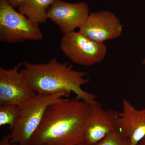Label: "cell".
<instances>
[{"instance_id": "1", "label": "cell", "mask_w": 145, "mask_h": 145, "mask_svg": "<svg viewBox=\"0 0 145 145\" xmlns=\"http://www.w3.org/2000/svg\"><path fill=\"white\" fill-rule=\"evenodd\" d=\"M88 108V104L76 97L50 105L30 144L75 145L84 142Z\"/></svg>"}, {"instance_id": "2", "label": "cell", "mask_w": 145, "mask_h": 145, "mask_svg": "<svg viewBox=\"0 0 145 145\" xmlns=\"http://www.w3.org/2000/svg\"><path fill=\"white\" fill-rule=\"evenodd\" d=\"M21 71L29 85L37 94L51 95L73 93L78 99L89 104L96 102V96L82 88L89 82L86 73L75 70L72 65L60 63L55 58L45 63L25 61Z\"/></svg>"}, {"instance_id": "3", "label": "cell", "mask_w": 145, "mask_h": 145, "mask_svg": "<svg viewBox=\"0 0 145 145\" xmlns=\"http://www.w3.org/2000/svg\"><path fill=\"white\" fill-rule=\"evenodd\" d=\"M69 96L65 93L51 95L37 93L33 98L18 105L20 114L17 123L9 134L10 142L20 145L30 144L48 107Z\"/></svg>"}, {"instance_id": "4", "label": "cell", "mask_w": 145, "mask_h": 145, "mask_svg": "<svg viewBox=\"0 0 145 145\" xmlns=\"http://www.w3.org/2000/svg\"><path fill=\"white\" fill-rule=\"evenodd\" d=\"M39 25L15 10L7 0H0L1 42L11 44L40 40L43 35Z\"/></svg>"}, {"instance_id": "5", "label": "cell", "mask_w": 145, "mask_h": 145, "mask_svg": "<svg viewBox=\"0 0 145 145\" xmlns=\"http://www.w3.org/2000/svg\"><path fill=\"white\" fill-rule=\"evenodd\" d=\"M60 47L65 56L71 61L85 66L101 62L107 52L105 44L94 41L80 31L63 35L60 42Z\"/></svg>"}, {"instance_id": "6", "label": "cell", "mask_w": 145, "mask_h": 145, "mask_svg": "<svg viewBox=\"0 0 145 145\" xmlns=\"http://www.w3.org/2000/svg\"><path fill=\"white\" fill-rule=\"evenodd\" d=\"M22 65L20 63L9 69L0 68V105H20L37 94L21 71Z\"/></svg>"}, {"instance_id": "7", "label": "cell", "mask_w": 145, "mask_h": 145, "mask_svg": "<svg viewBox=\"0 0 145 145\" xmlns=\"http://www.w3.org/2000/svg\"><path fill=\"white\" fill-rule=\"evenodd\" d=\"M118 113L113 110L104 108L97 101L89 104L84 142L97 144L110 133L117 131Z\"/></svg>"}, {"instance_id": "8", "label": "cell", "mask_w": 145, "mask_h": 145, "mask_svg": "<svg viewBox=\"0 0 145 145\" xmlns=\"http://www.w3.org/2000/svg\"><path fill=\"white\" fill-rule=\"evenodd\" d=\"M90 13L89 6L84 2L71 3L55 0L48 11L47 17L64 35L80 28Z\"/></svg>"}, {"instance_id": "9", "label": "cell", "mask_w": 145, "mask_h": 145, "mask_svg": "<svg viewBox=\"0 0 145 145\" xmlns=\"http://www.w3.org/2000/svg\"><path fill=\"white\" fill-rule=\"evenodd\" d=\"M123 25L117 16L108 10L91 12L79 31L100 43L114 40L121 35Z\"/></svg>"}, {"instance_id": "10", "label": "cell", "mask_w": 145, "mask_h": 145, "mask_svg": "<svg viewBox=\"0 0 145 145\" xmlns=\"http://www.w3.org/2000/svg\"><path fill=\"white\" fill-rule=\"evenodd\" d=\"M122 106L118 113L117 131L129 139L131 145H137L145 137V108H136L125 99Z\"/></svg>"}, {"instance_id": "11", "label": "cell", "mask_w": 145, "mask_h": 145, "mask_svg": "<svg viewBox=\"0 0 145 145\" xmlns=\"http://www.w3.org/2000/svg\"><path fill=\"white\" fill-rule=\"evenodd\" d=\"M55 0H25L18 11L32 22L39 25L44 23L48 19V9Z\"/></svg>"}, {"instance_id": "12", "label": "cell", "mask_w": 145, "mask_h": 145, "mask_svg": "<svg viewBox=\"0 0 145 145\" xmlns=\"http://www.w3.org/2000/svg\"><path fill=\"white\" fill-rule=\"evenodd\" d=\"M20 114L19 106L12 104L0 105V126H9L11 130L18 121Z\"/></svg>"}, {"instance_id": "13", "label": "cell", "mask_w": 145, "mask_h": 145, "mask_svg": "<svg viewBox=\"0 0 145 145\" xmlns=\"http://www.w3.org/2000/svg\"><path fill=\"white\" fill-rule=\"evenodd\" d=\"M96 145H131V144L129 139L115 131L110 133Z\"/></svg>"}, {"instance_id": "14", "label": "cell", "mask_w": 145, "mask_h": 145, "mask_svg": "<svg viewBox=\"0 0 145 145\" xmlns=\"http://www.w3.org/2000/svg\"><path fill=\"white\" fill-rule=\"evenodd\" d=\"M0 145H36L31 144H29L26 145H20L18 144H13L11 143L10 141V138H9V134L8 135H6L5 136H3L0 142Z\"/></svg>"}, {"instance_id": "15", "label": "cell", "mask_w": 145, "mask_h": 145, "mask_svg": "<svg viewBox=\"0 0 145 145\" xmlns=\"http://www.w3.org/2000/svg\"><path fill=\"white\" fill-rule=\"evenodd\" d=\"M8 3L13 8H18L25 0H7Z\"/></svg>"}, {"instance_id": "16", "label": "cell", "mask_w": 145, "mask_h": 145, "mask_svg": "<svg viewBox=\"0 0 145 145\" xmlns=\"http://www.w3.org/2000/svg\"><path fill=\"white\" fill-rule=\"evenodd\" d=\"M137 145H145V137Z\"/></svg>"}, {"instance_id": "17", "label": "cell", "mask_w": 145, "mask_h": 145, "mask_svg": "<svg viewBox=\"0 0 145 145\" xmlns=\"http://www.w3.org/2000/svg\"><path fill=\"white\" fill-rule=\"evenodd\" d=\"M75 145H92L88 144H86V143H85L84 142H83L80 143V144H76Z\"/></svg>"}, {"instance_id": "18", "label": "cell", "mask_w": 145, "mask_h": 145, "mask_svg": "<svg viewBox=\"0 0 145 145\" xmlns=\"http://www.w3.org/2000/svg\"><path fill=\"white\" fill-rule=\"evenodd\" d=\"M142 63L143 65H145V58H144V59L142 61Z\"/></svg>"}]
</instances>
